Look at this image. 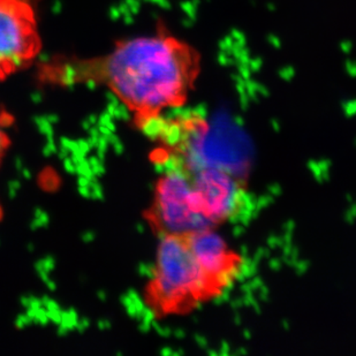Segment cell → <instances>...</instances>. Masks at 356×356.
I'll list each match as a JSON object with an SVG mask.
<instances>
[{
	"mask_svg": "<svg viewBox=\"0 0 356 356\" xmlns=\"http://www.w3.org/2000/svg\"><path fill=\"white\" fill-rule=\"evenodd\" d=\"M225 292L205 273L186 236H161L147 301L159 315L195 309Z\"/></svg>",
	"mask_w": 356,
	"mask_h": 356,
	"instance_id": "cell-2",
	"label": "cell"
},
{
	"mask_svg": "<svg viewBox=\"0 0 356 356\" xmlns=\"http://www.w3.org/2000/svg\"><path fill=\"white\" fill-rule=\"evenodd\" d=\"M43 40L31 0H0V81L33 67Z\"/></svg>",
	"mask_w": 356,
	"mask_h": 356,
	"instance_id": "cell-4",
	"label": "cell"
},
{
	"mask_svg": "<svg viewBox=\"0 0 356 356\" xmlns=\"http://www.w3.org/2000/svg\"><path fill=\"white\" fill-rule=\"evenodd\" d=\"M10 143L8 134H7V131L3 129V124H0V164L3 163L5 156H6Z\"/></svg>",
	"mask_w": 356,
	"mask_h": 356,
	"instance_id": "cell-7",
	"label": "cell"
},
{
	"mask_svg": "<svg viewBox=\"0 0 356 356\" xmlns=\"http://www.w3.org/2000/svg\"><path fill=\"white\" fill-rule=\"evenodd\" d=\"M149 219L161 236H185L215 229L205 218L188 166L178 163L161 175L155 186Z\"/></svg>",
	"mask_w": 356,
	"mask_h": 356,
	"instance_id": "cell-3",
	"label": "cell"
},
{
	"mask_svg": "<svg viewBox=\"0 0 356 356\" xmlns=\"http://www.w3.org/2000/svg\"><path fill=\"white\" fill-rule=\"evenodd\" d=\"M35 67L43 86L106 88L141 122L185 104L201 73V56L193 45L161 29L119 40L108 54H57Z\"/></svg>",
	"mask_w": 356,
	"mask_h": 356,
	"instance_id": "cell-1",
	"label": "cell"
},
{
	"mask_svg": "<svg viewBox=\"0 0 356 356\" xmlns=\"http://www.w3.org/2000/svg\"><path fill=\"white\" fill-rule=\"evenodd\" d=\"M193 254L205 273L224 291L231 287L241 271V259L216 229L185 234Z\"/></svg>",
	"mask_w": 356,
	"mask_h": 356,
	"instance_id": "cell-6",
	"label": "cell"
},
{
	"mask_svg": "<svg viewBox=\"0 0 356 356\" xmlns=\"http://www.w3.org/2000/svg\"><path fill=\"white\" fill-rule=\"evenodd\" d=\"M186 165L191 171L193 185L209 224L217 229L222 222L234 218L245 200V191L240 182L222 168Z\"/></svg>",
	"mask_w": 356,
	"mask_h": 356,
	"instance_id": "cell-5",
	"label": "cell"
}]
</instances>
